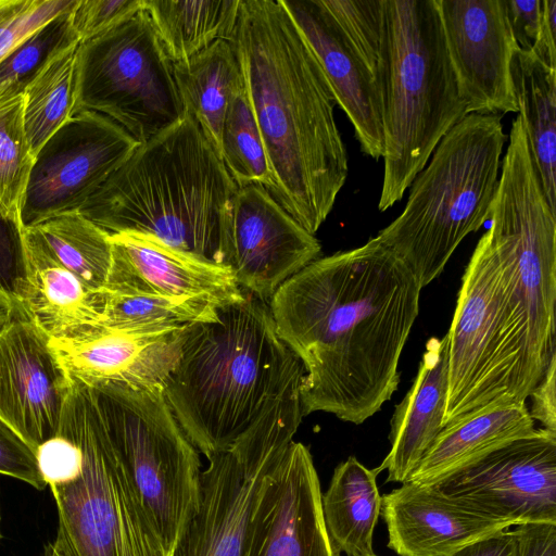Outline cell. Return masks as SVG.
I'll return each instance as SVG.
<instances>
[{
	"label": "cell",
	"instance_id": "cell-21",
	"mask_svg": "<svg viewBox=\"0 0 556 556\" xmlns=\"http://www.w3.org/2000/svg\"><path fill=\"white\" fill-rule=\"evenodd\" d=\"M186 329L130 332L103 329L50 344L72 381L94 389L110 383L164 387L180 354Z\"/></svg>",
	"mask_w": 556,
	"mask_h": 556
},
{
	"label": "cell",
	"instance_id": "cell-9",
	"mask_svg": "<svg viewBox=\"0 0 556 556\" xmlns=\"http://www.w3.org/2000/svg\"><path fill=\"white\" fill-rule=\"evenodd\" d=\"M91 390L132 488L172 556L200 508V452L173 415L163 387L110 383Z\"/></svg>",
	"mask_w": 556,
	"mask_h": 556
},
{
	"label": "cell",
	"instance_id": "cell-26",
	"mask_svg": "<svg viewBox=\"0 0 556 556\" xmlns=\"http://www.w3.org/2000/svg\"><path fill=\"white\" fill-rule=\"evenodd\" d=\"M377 472L356 457L340 463L321 494L325 526L336 551L348 556H370L374 531L381 513Z\"/></svg>",
	"mask_w": 556,
	"mask_h": 556
},
{
	"label": "cell",
	"instance_id": "cell-14",
	"mask_svg": "<svg viewBox=\"0 0 556 556\" xmlns=\"http://www.w3.org/2000/svg\"><path fill=\"white\" fill-rule=\"evenodd\" d=\"M467 114L518 113L511 65L519 46L504 0H437Z\"/></svg>",
	"mask_w": 556,
	"mask_h": 556
},
{
	"label": "cell",
	"instance_id": "cell-3",
	"mask_svg": "<svg viewBox=\"0 0 556 556\" xmlns=\"http://www.w3.org/2000/svg\"><path fill=\"white\" fill-rule=\"evenodd\" d=\"M305 370L280 339L268 303L245 293L186 329L163 387L180 428L207 459L254 437L293 440Z\"/></svg>",
	"mask_w": 556,
	"mask_h": 556
},
{
	"label": "cell",
	"instance_id": "cell-41",
	"mask_svg": "<svg viewBox=\"0 0 556 556\" xmlns=\"http://www.w3.org/2000/svg\"><path fill=\"white\" fill-rule=\"evenodd\" d=\"M528 397L531 400L528 408L531 418L540 421L544 429L556 433V356Z\"/></svg>",
	"mask_w": 556,
	"mask_h": 556
},
{
	"label": "cell",
	"instance_id": "cell-2",
	"mask_svg": "<svg viewBox=\"0 0 556 556\" xmlns=\"http://www.w3.org/2000/svg\"><path fill=\"white\" fill-rule=\"evenodd\" d=\"M230 41L266 152L269 193L315 235L349 173L331 88L280 0H240Z\"/></svg>",
	"mask_w": 556,
	"mask_h": 556
},
{
	"label": "cell",
	"instance_id": "cell-10",
	"mask_svg": "<svg viewBox=\"0 0 556 556\" xmlns=\"http://www.w3.org/2000/svg\"><path fill=\"white\" fill-rule=\"evenodd\" d=\"M81 111L108 116L139 143L186 116L173 62L144 9L79 42L73 115Z\"/></svg>",
	"mask_w": 556,
	"mask_h": 556
},
{
	"label": "cell",
	"instance_id": "cell-8",
	"mask_svg": "<svg viewBox=\"0 0 556 556\" xmlns=\"http://www.w3.org/2000/svg\"><path fill=\"white\" fill-rule=\"evenodd\" d=\"M58 433L81 452L78 470L47 485L58 510L54 541L67 556H170L132 488L90 388L73 382Z\"/></svg>",
	"mask_w": 556,
	"mask_h": 556
},
{
	"label": "cell",
	"instance_id": "cell-39",
	"mask_svg": "<svg viewBox=\"0 0 556 556\" xmlns=\"http://www.w3.org/2000/svg\"><path fill=\"white\" fill-rule=\"evenodd\" d=\"M0 473L24 481L37 490L47 486L34 450L1 418Z\"/></svg>",
	"mask_w": 556,
	"mask_h": 556
},
{
	"label": "cell",
	"instance_id": "cell-32",
	"mask_svg": "<svg viewBox=\"0 0 556 556\" xmlns=\"http://www.w3.org/2000/svg\"><path fill=\"white\" fill-rule=\"evenodd\" d=\"M220 159L236 185H261L271 191V174L243 77L235 89L223 124Z\"/></svg>",
	"mask_w": 556,
	"mask_h": 556
},
{
	"label": "cell",
	"instance_id": "cell-36",
	"mask_svg": "<svg viewBox=\"0 0 556 556\" xmlns=\"http://www.w3.org/2000/svg\"><path fill=\"white\" fill-rule=\"evenodd\" d=\"M77 0H0V62Z\"/></svg>",
	"mask_w": 556,
	"mask_h": 556
},
{
	"label": "cell",
	"instance_id": "cell-23",
	"mask_svg": "<svg viewBox=\"0 0 556 556\" xmlns=\"http://www.w3.org/2000/svg\"><path fill=\"white\" fill-rule=\"evenodd\" d=\"M448 384V339L431 338L426 344L412 387L396 405L390 421L391 447L377 475L387 470L386 482H406L438 434Z\"/></svg>",
	"mask_w": 556,
	"mask_h": 556
},
{
	"label": "cell",
	"instance_id": "cell-6",
	"mask_svg": "<svg viewBox=\"0 0 556 556\" xmlns=\"http://www.w3.org/2000/svg\"><path fill=\"white\" fill-rule=\"evenodd\" d=\"M506 139L502 115L467 114L413 180L403 212L379 231L377 237L421 289L440 276L459 243L490 219Z\"/></svg>",
	"mask_w": 556,
	"mask_h": 556
},
{
	"label": "cell",
	"instance_id": "cell-29",
	"mask_svg": "<svg viewBox=\"0 0 556 556\" xmlns=\"http://www.w3.org/2000/svg\"><path fill=\"white\" fill-rule=\"evenodd\" d=\"M22 235L89 288H105L112 263L110 233L78 211L23 228Z\"/></svg>",
	"mask_w": 556,
	"mask_h": 556
},
{
	"label": "cell",
	"instance_id": "cell-47",
	"mask_svg": "<svg viewBox=\"0 0 556 556\" xmlns=\"http://www.w3.org/2000/svg\"><path fill=\"white\" fill-rule=\"evenodd\" d=\"M370 556H377V555H376V554H372V555H370Z\"/></svg>",
	"mask_w": 556,
	"mask_h": 556
},
{
	"label": "cell",
	"instance_id": "cell-34",
	"mask_svg": "<svg viewBox=\"0 0 556 556\" xmlns=\"http://www.w3.org/2000/svg\"><path fill=\"white\" fill-rule=\"evenodd\" d=\"M71 10L38 29L0 62V101L23 93L53 53L78 41L71 26Z\"/></svg>",
	"mask_w": 556,
	"mask_h": 556
},
{
	"label": "cell",
	"instance_id": "cell-28",
	"mask_svg": "<svg viewBox=\"0 0 556 556\" xmlns=\"http://www.w3.org/2000/svg\"><path fill=\"white\" fill-rule=\"evenodd\" d=\"M239 5L240 0H143L173 63L190 59L217 40H230Z\"/></svg>",
	"mask_w": 556,
	"mask_h": 556
},
{
	"label": "cell",
	"instance_id": "cell-18",
	"mask_svg": "<svg viewBox=\"0 0 556 556\" xmlns=\"http://www.w3.org/2000/svg\"><path fill=\"white\" fill-rule=\"evenodd\" d=\"M317 59L337 104L352 123L361 150L383 156L381 97L376 73L321 0H280Z\"/></svg>",
	"mask_w": 556,
	"mask_h": 556
},
{
	"label": "cell",
	"instance_id": "cell-45",
	"mask_svg": "<svg viewBox=\"0 0 556 556\" xmlns=\"http://www.w3.org/2000/svg\"><path fill=\"white\" fill-rule=\"evenodd\" d=\"M14 303L7 296L0 294V328L4 326L16 313Z\"/></svg>",
	"mask_w": 556,
	"mask_h": 556
},
{
	"label": "cell",
	"instance_id": "cell-15",
	"mask_svg": "<svg viewBox=\"0 0 556 556\" xmlns=\"http://www.w3.org/2000/svg\"><path fill=\"white\" fill-rule=\"evenodd\" d=\"M309 448L291 441L265 477L242 556H341L328 535Z\"/></svg>",
	"mask_w": 556,
	"mask_h": 556
},
{
	"label": "cell",
	"instance_id": "cell-7",
	"mask_svg": "<svg viewBox=\"0 0 556 556\" xmlns=\"http://www.w3.org/2000/svg\"><path fill=\"white\" fill-rule=\"evenodd\" d=\"M446 334L443 428L485 408L526 403L539 380L504 269L484 235L465 268Z\"/></svg>",
	"mask_w": 556,
	"mask_h": 556
},
{
	"label": "cell",
	"instance_id": "cell-42",
	"mask_svg": "<svg viewBox=\"0 0 556 556\" xmlns=\"http://www.w3.org/2000/svg\"><path fill=\"white\" fill-rule=\"evenodd\" d=\"M513 531L516 556H556V523H521Z\"/></svg>",
	"mask_w": 556,
	"mask_h": 556
},
{
	"label": "cell",
	"instance_id": "cell-20",
	"mask_svg": "<svg viewBox=\"0 0 556 556\" xmlns=\"http://www.w3.org/2000/svg\"><path fill=\"white\" fill-rule=\"evenodd\" d=\"M388 547L399 556H451L513 527L453 501L429 485L404 482L381 496Z\"/></svg>",
	"mask_w": 556,
	"mask_h": 556
},
{
	"label": "cell",
	"instance_id": "cell-35",
	"mask_svg": "<svg viewBox=\"0 0 556 556\" xmlns=\"http://www.w3.org/2000/svg\"><path fill=\"white\" fill-rule=\"evenodd\" d=\"M370 68L378 72L382 0H321Z\"/></svg>",
	"mask_w": 556,
	"mask_h": 556
},
{
	"label": "cell",
	"instance_id": "cell-46",
	"mask_svg": "<svg viewBox=\"0 0 556 556\" xmlns=\"http://www.w3.org/2000/svg\"><path fill=\"white\" fill-rule=\"evenodd\" d=\"M45 556H67V554L55 541H53L47 546Z\"/></svg>",
	"mask_w": 556,
	"mask_h": 556
},
{
	"label": "cell",
	"instance_id": "cell-16",
	"mask_svg": "<svg viewBox=\"0 0 556 556\" xmlns=\"http://www.w3.org/2000/svg\"><path fill=\"white\" fill-rule=\"evenodd\" d=\"M288 445L238 442L207 459L200 508L172 556H242L265 477Z\"/></svg>",
	"mask_w": 556,
	"mask_h": 556
},
{
	"label": "cell",
	"instance_id": "cell-4",
	"mask_svg": "<svg viewBox=\"0 0 556 556\" xmlns=\"http://www.w3.org/2000/svg\"><path fill=\"white\" fill-rule=\"evenodd\" d=\"M238 186L189 113L140 143L79 213L113 233H132L219 264Z\"/></svg>",
	"mask_w": 556,
	"mask_h": 556
},
{
	"label": "cell",
	"instance_id": "cell-12",
	"mask_svg": "<svg viewBox=\"0 0 556 556\" xmlns=\"http://www.w3.org/2000/svg\"><path fill=\"white\" fill-rule=\"evenodd\" d=\"M429 486L511 526L556 523V433L535 429Z\"/></svg>",
	"mask_w": 556,
	"mask_h": 556
},
{
	"label": "cell",
	"instance_id": "cell-5",
	"mask_svg": "<svg viewBox=\"0 0 556 556\" xmlns=\"http://www.w3.org/2000/svg\"><path fill=\"white\" fill-rule=\"evenodd\" d=\"M377 79L384 140L378 208L384 212L467 115L437 0H382Z\"/></svg>",
	"mask_w": 556,
	"mask_h": 556
},
{
	"label": "cell",
	"instance_id": "cell-17",
	"mask_svg": "<svg viewBox=\"0 0 556 556\" xmlns=\"http://www.w3.org/2000/svg\"><path fill=\"white\" fill-rule=\"evenodd\" d=\"M72 388L49 338L17 309L0 328V418L36 453L58 434Z\"/></svg>",
	"mask_w": 556,
	"mask_h": 556
},
{
	"label": "cell",
	"instance_id": "cell-24",
	"mask_svg": "<svg viewBox=\"0 0 556 556\" xmlns=\"http://www.w3.org/2000/svg\"><path fill=\"white\" fill-rule=\"evenodd\" d=\"M534 430L526 403L477 412L445 426L406 482L434 484Z\"/></svg>",
	"mask_w": 556,
	"mask_h": 556
},
{
	"label": "cell",
	"instance_id": "cell-44",
	"mask_svg": "<svg viewBox=\"0 0 556 556\" xmlns=\"http://www.w3.org/2000/svg\"><path fill=\"white\" fill-rule=\"evenodd\" d=\"M451 556H516V539L510 528L493 533Z\"/></svg>",
	"mask_w": 556,
	"mask_h": 556
},
{
	"label": "cell",
	"instance_id": "cell-30",
	"mask_svg": "<svg viewBox=\"0 0 556 556\" xmlns=\"http://www.w3.org/2000/svg\"><path fill=\"white\" fill-rule=\"evenodd\" d=\"M78 41L53 53L24 89V126L35 157L72 116Z\"/></svg>",
	"mask_w": 556,
	"mask_h": 556
},
{
	"label": "cell",
	"instance_id": "cell-22",
	"mask_svg": "<svg viewBox=\"0 0 556 556\" xmlns=\"http://www.w3.org/2000/svg\"><path fill=\"white\" fill-rule=\"evenodd\" d=\"M25 277L16 308L51 341L103 330L104 293L86 286L34 243L24 240Z\"/></svg>",
	"mask_w": 556,
	"mask_h": 556
},
{
	"label": "cell",
	"instance_id": "cell-1",
	"mask_svg": "<svg viewBox=\"0 0 556 556\" xmlns=\"http://www.w3.org/2000/svg\"><path fill=\"white\" fill-rule=\"evenodd\" d=\"M421 287L378 237L318 257L286 280L268 306L305 376L302 414L361 425L391 400L419 314Z\"/></svg>",
	"mask_w": 556,
	"mask_h": 556
},
{
	"label": "cell",
	"instance_id": "cell-43",
	"mask_svg": "<svg viewBox=\"0 0 556 556\" xmlns=\"http://www.w3.org/2000/svg\"><path fill=\"white\" fill-rule=\"evenodd\" d=\"M556 0H542V18L538 40L531 50L547 67L556 70Z\"/></svg>",
	"mask_w": 556,
	"mask_h": 556
},
{
	"label": "cell",
	"instance_id": "cell-11",
	"mask_svg": "<svg viewBox=\"0 0 556 556\" xmlns=\"http://www.w3.org/2000/svg\"><path fill=\"white\" fill-rule=\"evenodd\" d=\"M139 144L103 114H74L34 159L18 212L22 228L79 211Z\"/></svg>",
	"mask_w": 556,
	"mask_h": 556
},
{
	"label": "cell",
	"instance_id": "cell-40",
	"mask_svg": "<svg viewBox=\"0 0 556 556\" xmlns=\"http://www.w3.org/2000/svg\"><path fill=\"white\" fill-rule=\"evenodd\" d=\"M507 17L521 50L531 51L538 40L541 18L542 0H504Z\"/></svg>",
	"mask_w": 556,
	"mask_h": 556
},
{
	"label": "cell",
	"instance_id": "cell-25",
	"mask_svg": "<svg viewBox=\"0 0 556 556\" xmlns=\"http://www.w3.org/2000/svg\"><path fill=\"white\" fill-rule=\"evenodd\" d=\"M511 74L531 159L546 201L556 213V70L519 48Z\"/></svg>",
	"mask_w": 556,
	"mask_h": 556
},
{
	"label": "cell",
	"instance_id": "cell-13",
	"mask_svg": "<svg viewBox=\"0 0 556 556\" xmlns=\"http://www.w3.org/2000/svg\"><path fill=\"white\" fill-rule=\"evenodd\" d=\"M321 253L305 230L261 185L238 188L219 264L229 268L240 289L269 302L276 290Z\"/></svg>",
	"mask_w": 556,
	"mask_h": 556
},
{
	"label": "cell",
	"instance_id": "cell-27",
	"mask_svg": "<svg viewBox=\"0 0 556 556\" xmlns=\"http://www.w3.org/2000/svg\"><path fill=\"white\" fill-rule=\"evenodd\" d=\"M186 112L193 116L220 157V136L231 96L242 80L230 40H217L190 59L173 63Z\"/></svg>",
	"mask_w": 556,
	"mask_h": 556
},
{
	"label": "cell",
	"instance_id": "cell-38",
	"mask_svg": "<svg viewBox=\"0 0 556 556\" xmlns=\"http://www.w3.org/2000/svg\"><path fill=\"white\" fill-rule=\"evenodd\" d=\"M22 229L0 204V294L15 306L26 270Z\"/></svg>",
	"mask_w": 556,
	"mask_h": 556
},
{
	"label": "cell",
	"instance_id": "cell-33",
	"mask_svg": "<svg viewBox=\"0 0 556 556\" xmlns=\"http://www.w3.org/2000/svg\"><path fill=\"white\" fill-rule=\"evenodd\" d=\"M24 94L0 101V204L18 219L21 202L34 164L24 126Z\"/></svg>",
	"mask_w": 556,
	"mask_h": 556
},
{
	"label": "cell",
	"instance_id": "cell-19",
	"mask_svg": "<svg viewBox=\"0 0 556 556\" xmlns=\"http://www.w3.org/2000/svg\"><path fill=\"white\" fill-rule=\"evenodd\" d=\"M112 263L104 290L162 296H202L223 306L243 300L224 265L139 235H110Z\"/></svg>",
	"mask_w": 556,
	"mask_h": 556
},
{
	"label": "cell",
	"instance_id": "cell-31",
	"mask_svg": "<svg viewBox=\"0 0 556 556\" xmlns=\"http://www.w3.org/2000/svg\"><path fill=\"white\" fill-rule=\"evenodd\" d=\"M103 293L102 326L121 331L164 332L185 329L214 319L220 306L202 296L116 293L104 289Z\"/></svg>",
	"mask_w": 556,
	"mask_h": 556
},
{
	"label": "cell",
	"instance_id": "cell-37",
	"mask_svg": "<svg viewBox=\"0 0 556 556\" xmlns=\"http://www.w3.org/2000/svg\"><path fill=\"white\" fill-rule=\"evenodd\" d=\"M143 9V0H77L71 26L79 42L90 40L130 18Z\"/></svg>",
	"mask_w": 556,
	"mask_h": 556
}]
</instances>
